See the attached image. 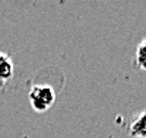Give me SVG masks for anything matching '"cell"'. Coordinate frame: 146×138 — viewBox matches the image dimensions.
I'll return each instance as SVG.
<instances>
[{"instance_id":"6da1fadb","label":"cell","mask_w":146,"mask_h":138,"mask_svg":"<svg viewBox=\"0 0 146 138\" xmlns=\"http://www.w3.org/2000/svg\"><path fill=\"white\" fill-rule=\"evenodd\" d=\"M28 96L35 112H45L56 102V92L50 84H34Z\"/></svg>"},{"instance_id":"7a4b0ae2","label":"cell","mask_w":146,"mask_h":138,"mask_svg":"<svg viewBox=\"0 0 146 138\" xmlns=\"http://www.w3.org/2000/svg\"><path fill=\"white\" fill-rule=\"evenodd\" d=\"M13 73H15V67L10 55H7L6 53H0V89H3L12 80Z\"/></svg>"},{"instance_id":"3957f363","label":"cell","mask_w":146,"mask_h":138,"mask_svg":"<svg viewBox=\"0 0 146 138\" xmlns=\"http://www.w3.org/2000/svg\"><path fill=\"white\" fill-rule=\"evenodd\" d=\"M129 134L133 138H146V110H142L133 116L129 125Z\"/></svg>"},{"instance_id":"277c9868","label":"cell","mask_w":146,"mask_h":138,"mask_svg":"<svg viewBox=\"0 0 146 138\" xmlns=\"http://www.w3.org/2000/svg\"><path fill=\"white\" fill-rule=\"evenodd\" d=\"M135 62L137 68L146 71V38L142 39L136 48V54H135Z\"/></svg>"}]
</instances>
